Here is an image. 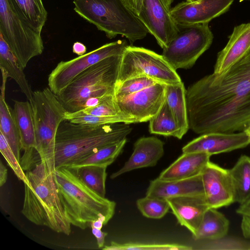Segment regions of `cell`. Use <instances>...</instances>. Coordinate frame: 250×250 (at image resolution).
<instances>
[{"instance_id": "obj_1", "label": "cell", "mask_w": 250, "mask_h": 250, "mask_svg": "<svg viewBox=\"0 0 250 250\" xmlns=\"http://www.w3.org/2000/svg\"><path fill=\"white\" fill-rule=\"evenodd\" d=\"M189 128L196 134L243 131L250 124V52L221 74L186 91Z\"/></svg>"}, {"instance_id": "obj_2", "label": "cell", "mask_w": 250, "mask_h": 250, "mask_svg": "<svg viewBox=\"0 0 250 250\" xmlns=\"http://www.w3.org/2000/svg\"><path fill=\"white\" fill-rule=\"evenodd\" d=\"M54 167L41 161L26 173L22 214L33 224L69 235L71 223L60 200Z\"/></svg>"}, {"instance_id": "obj_3", "label": "cell", "mask_w": 250, "mask_h": 250, "mask_svg": "<svg viewBox=\"0 0 250 250\" xmlns=\"http://www.w3.org/2000/svg\"><path fill=\"white\" fill-rule=\"evenodd\" d=\"M128 125L118 123L94 125L63 121L56 134L55 169L70 167L94 151L126 138L132 130Z\"/></svg>"}, {"instance_id": "obj_4", "label": "cell", "mask_w": 250, "mask_h": 250, "mask_svg": "<svg viewBox=\"0 0 250 250\" xmlns=\"http://www.w3.org/2000/svg\"><path fill=\"white\" fill-rule=\"evenodd\" d=\"M54 176L60 200L72 225L84 229L99 218H104L107 223L112 218L116 203L89 188L73 168L59 167L55 169Z\"/></svg>"}, {"instance_id": "obj_5", "label": "cell", "mask_w": 250, "mask_h": 250, "mask_svg": "<svg viewBox=\"0 0 250 250\" xmlns=\"http://www.w3.org/2000/svg\"><path fill=\"white\" fill-rule=\"evenodd\" d=\"M74 11L111 39L125 37L132 45L148 31L135 13L122 0H74Z\"/></svg>"}, {"instance_id": "obj_6", "label": "cell", "mask_w": 250, "mask_h": 250, "mask_svg": "<svg viewBox=\"0 0 250 250\" xmlns=\"http://www.w3.org/2000/svg\"><path fill=\"white\" fill-rule=\"evenodd\" d=\"M122 56L107 58L89 67L57 95L66 111L83 110L90 98L114 94Z\"/></svg>"}, {"instance_id": "obj_7", "label": "cell", "mask_w": 250, "mask_h": 250, "mask_svg": "<svg viewBox=\"0 0 250 250\" xmlns=\"http://www.w3.org/2000/svg\"><path fill=\"white\" fill-rule=\"evenodd\" d=\"M31 104L35 127V149L41 161L54 167L56 137L66 110L49 87L33 92Z\"/></svg>"}, {"instance_id": "obj_8", "label": "cell", "mask_w": 250, "mask_h": 250, "mask_svg": "<svg viewBox=\"0 0 250 250\" xmlns=\"http://www.w3.org/2000/svg\"><path fill=\"white\" fill-rule=\"evenodd\" d=\"M0 35L23 69L43 51L41 32L29 24L10 0H0Z\"/></svg>"}, {"instance_id": "obj_9", "label": "cell", "mask_w": 250, "mask_h": 250, "mask_svg": "<svg viewBox=\"0 0 250 250\" xmlns=\"http://www.w3.org/2000/svg\"><path fill=\"white\" fill-rule=\"evenodd\" d=\"M177 25L176 36L162 55L175 70L189 69L210 46L213 35L208 23Z\"/></svg>"}, {"instance_id": "obj_10", "label": "cell", "mask_w": 250, "mask_h": 250, "mask_svg": "<svg viewBox=\"0 0 250 250\" xmlns=\"http://www.w3.org/2000/svg\"><path fill=\"white\" fill-rule=\"evenodd\" d=\"M141 76L166 84L182 82L176 70L162 55L144 47L128 45L122 56L116 85Z\"/></svg>"}, {"instance_id": "obj_11", "label": "cell", "mask_w": 250, "mask_h": 250, "mask_svg": "<svg viewBox=\"0 0 250 250\" xmlns=\"http://www.w3.org/2000/svg\"><path fill=\"white\" fill-rule=\"evenodd\" d=\"M127 46L125 40H118L72 60L61 61L48 75L49 88L58 95L88 68L107 58L123 55Z\"/></svg>"}, {"instance_id": "obj_12", "label": "cell", "mask_w": 250, "mask_h": 250, "mask_svg": "<svg viewBox=\"0 0 250 250\" xmlns=\"http://www.w3.org/2000/svg\"><path fill=\"white\" fill-rule=\"evenodd\" d=\"M166 84L154 83L124 98L116 99L122 112L135 123L149 121L166 101Z\"/></svg>"}, {"instance_id": "obj_13", "label": "cell", "mask_w": 250, "mask_h": 250, "mask_svg": "<svg viewBox=\"0 0 250 250\" xmlns=\"http://www.w3.org/2000/svg\"><path fill=\"white\" fill-rule=\"evenodd\" d=\"M169 11L161 0H142L137 15L162 49L174 38L178 29Z\"/></svg>"}, {"instance_id": "obj_14", "label": "cell", "mask_w": 250, "mask_h": 250, "mask_svg": "<svg viewBox=\"0 0 250 250\" xmlns=\"http://www.w3.org/2000/svg\"><path fill=\"white\" fill-rule=\"evenodd\" d=\"M201 177L205 198L209 208L218 209L234 203L229 169L209 161Z\"/></svg>"}, {"instance_id": "obj_15", "label": "cell", "mask_w": 250, "mask_h": 250, "mask_svg": "<svg viewBox=\"0 0 250 250\" xmlns=\"http://www.w3.org/2000/svg\"><path fill=\"white\" fill-rule=\"evenodd\" d=\"M234 0L183 1L171 8L169 14L177 25L208 23L227 12Z\"/></svg>"}, {"instance_id": "obj_16", "label": "cell", "mask_w": 250, "mask_h": 250, "mask_svg": "<svg viewBox=\"0 0 250 250\" xmlns=\"http://www.w3.org/2000/svg\"><path fill=\"white\" fill-rule=\"evenodd\" d=\"M13 101L12 112L20 136L21 149L24 151L21 158V165L23 170L28 171L41 161L35 149L32 108L29 101L13 100Z\"/></svg>"}, {"instance_id": "obj_17", "label": "cell", "mask_w": 250, "mask_h": 250, "mask_svg": "<svg viewBox=\"0 0 250 250\" xmlns=\"http://www.w3.org/2000/svg\"><path fill=\"white\" fill-rule=\"evenodd\" d=\"M250 144L248 136L238 133L209 132L201 134L184 146L183 153L205 152L210 156L244 148Z\"/></svg>"}, {"instance_id": "obj_18", "label": "cell", "mask_w": 250, "mask_h": 250, "mask_svg": "<svg viewBox=\"0 0 250 250\" xmlns=\"http://www.w3.org/2000/svg\"><path fill=\"white\" fill-rule=\"evenodd\" d=\"M164 145L163 141L154 136L139 138L134 144L129 158L120 169L110 175V178H116L135 169L155 166L164 155Z\"/></svg>"}, {"instance_id": "obj_19", "label": "cell", "mask_w": 250, "mask_h": 250, "mask_svg": "<svg viewBox=\"0 0 250 250\" xmlns=\"http://www.w3.org/2000/svg\"><path fill=\"white\" fill-rule=\"evenodd\" d=\"M250 52V22L233 28L225 47L217 54L213 73L221 74Z\"/></svg>"}, {"instance_id": "obj_20", "label": "cell", "mask_w": 250, "mask_h": 250, "mask_svg": "<svg viewBox=\"0 0 250 250\" xmlns=\"http://www.w3.org/2000/svg\"><path fill=\"white\" fill-rule=\"evenodd\" d=\"M178 222L194 235L209 208L204 196H182L167 199Z\"/></svg>"}, {"instance_id": "obj_21", "label": "cell", "mask_w": 250, "mask_h": 250, "mask_svg": "<svg viewBox=\"0 0 250 250\" xmlns=\"http://www.w3.org/2000/svg\"><path fill=\"white\" fill-rule=\"evenodd\" d=\"M146 196L165 200L182 196H205L201 174L173 181H164L157 178L150 181Z\"/></svg>"}, {"instance_id": "obj_22", "label": "cell", "mask_w": 250, "mask_h": 250, "mask_svg": "<svg viewBox=\"0 0 250 250\" xmlns=\"http://www.w3.org/2000/svg\"><path fill=\"white\" fill-rule=\"evenodd\" d=\"M210 156L205 152L183 153L158 178L164 181H173L200 175L210 161Z\"/></svg>"}, {"instance_id": "obj_23", "label": "cell", "mask_w": 250, "mask_h": 250, "mask_svg": "<svg viewBox=\"0 0 250 250\" xmlns=\"http://www.w3.org/2000/svg\"><path fill=\"white\" fill-rule=\"evenodd\" d=\"M2 83L0 95V132L4 135L18 160L21 161V139L12 109L5 101L6 83L8 77L6 71L0 68ZM21 163V162H20Z\"/></svg>"}, {"instance_id": "obj_24", "label": "cell", "mask_w": 250, "mask_h": 250, "mask_svg": "<svg viewBox=\"0 0 250 250\" xmlns=\"http://www.w3.org/2000/svg\"><path fill=\"white\" fill-rule=\"evenodd\" d=\"M229 228V221L224 214L217 209L208 208L192 236L195 240H218L227 236Z\"/></svg>"}, {"instance_id": "obj_25", "label": "cell", "mask_w": 250, "mask_h": 250, "mask_svg": "<svg viewBox=\"0 0 250 250\" xmlns=\"http://www.w3.org/2000/svg\"><path fill=\"white\" fill-rule=\"evenodd\" d=\"M186 91L183 82L166 84V101L179 128L182 138L189 129Z\"/></svg>"}, {"instance_id": "obj_26", "label": "cell", "mask_w": 250, "mask_h": 250, "mask_svg": "<svg viewBox=\"0 0 250 250\" xmlns=\"http://www.w3.org/2000/svg\"><path fill=\"white\" fill-rule=\"evenodd\" d=\"M231 178L234 203L243 205L250 202V157L241 155L229 169Z\"/></svg>"}, {"instance_id": "obj_27", "label": "cell", "mask_w": 250, "mask_h": 250, "mask_svg": "<svg viewBox=\"0 0 250 250\" xmlns=\"http://www.w3.org/2000/svg\"><path fill=\"white\" fill-rule=\"evenodd\" d=\"M0 67L6 71L8 77L13 79L19 85L28 101L32 102L33 92L26 78L23 69L11 52L7 43L0 35Z\"/></svg>"}, {"instance_id": "obj_28", "label": "cell", "mask_w": 250, "mask_h": 250, "mask_svg": "<svg viewBox=\"0 0 250 250\" xmlns=\"http://www.w3.org/2000/svg\"><path fill=\"white\" fill-rule=\"evenodd\" d=\"M126 142L125 138L119 142L101 147L67 167L76 168L91 165L107 167L115 161L122 151Z\"/></svg>"}, {"instance_id": "obj_29", "label": "cell", "mask_w": 250, "mask_h": 250, "mask_svg": "<svg viewBox=\"0 0 250 250\" xmlns=\"http://www.w3.org/2000/svg\"><path fill=\"white\" fill-rule=\"evenodd\" d=\"M21 16L36 30L41 32L47 17L42 0H10Z\"/></svg>"}, {"instance_id": "obj_30", "label": "cell", "mask_w": 250, "mask_h": 250, "mask_svg": "<svg viewBox=\"0 0 250 250\" xmlns=\"http://www.w3.org/2000/svg\"><path fill=\"white\" fill-rule=\"evenodd\" d=\"M149 131L151 134L172 136L179 139L182 138L179 128L166 101L159 111L150 120Z\"/></svg>"}, {"instance_id": "obj_31", "label": "cell", "mask_w": 250, "mask_h": 250, "mask_svg": "<svg viewBox=\"0 0 250 250\" xmlns=\"http://www.w3.org/2000/svg\"><path fill=\"white\" fill-rule=\"evenodd\" d=\"M106 168L105 166L91 165L73 169L86 186L101 196L105 197Z\"/></svg>"}, {"instance_id": "obj_32", "label": "cell", "mask_w": 250, "mask_h": 250, "mask_svg": "<svg viewBox=\"0 0 250 250\" xmlns=\"http://www.w3.org/2000/svg\"><path fill=\"white\" fill-rule=\"evenodd\" d=\"M65 120L75 124L94 125L118 123H124L126 124L136 123L134 119L125 116L102 117L87 114L82 110L73 112L66 111L65 115Z\"/></svg>"}, {"instance_id": "obj_33", "label": "cell", "mask_w": 250, "mask_h": 250, "mask_svg": "<svg viewBox=\"0 0 250 250\" xmlns=\"http://www.w3.org/2000/svg\"><path fill=\"white\" fill-rule=\"evenodd\" d=\"M136 206L143 216L155 219L163 218L170 209L167 200L147 196L138 199Z\"/></svg>"}, {"instance_id": "obj_34", "label": "cell", "mask_w": 250, "mask_h": 250, "mask_svg": "<svg viewBox=\"0 0 250 250\" xmlns=\"http://www.w3.org/2000/svg\"><path fill=\"white\" fill-rule=\"evenodd\" d=\"M102 249L106 250H190L192 248L176 243H118L112 241L109 245L104 246Z\"/></svg>"}, {"instance_id": "obj_35", "label": "cell", "mask_w": 250, "mask_h": 250, "mask_svg": "<svg viewBox=\"0 0 250 250\" xmlns=\"http://www.w3.org/2000/svg\"><path fill=\"white\" fill-rule=\"evenodd\" d=\"M157 83L158 82L144 76L128 79L115 85V98L116 99L124 98Z\"/></svg>"}, {"instance_id": "obj_36", "label": "cell", "mask_w": 250, "mask_h": 250, "mask_svg": "<svg viewBox=\"0 0 250 250\" xmlns=\"http://www.w3.org/2000/svg\"><path fill=\"white\" fill-rule=\"evenodd\" d=\"M81 110L84 113L98 116H127L121 111L114 95L109 96L96 106L86 107Z\"/></svg>"}, {"instance_id": "obj_37", "label": "cell", "mask_w": 250, "mask_h": 250, "mask_svg": "<svg viewBox=\"0 0 250 250\" xmlns=\"http://www.w3.org/2000/svg\"><path fill=\"white\" fill-rule=\"evenodd\" d=\"M0 151L17 178L22 181L23 183H25L27 180L26 173L24 172L20 161L17 158L5 137L1 132H0Z\"/></svg>"}, {"instance_id": "obj_38", "label": "cell", "mask_w": 250, "mask_h": 250, "mask_svg": "<svg viewBox=\"0 0 250 250\" xmlns=\"http://www.w3.org/2000/svg\"><path fill=\"white\" fill-rule=\"evenodd\" d=\"M91 228L92 232L96 239L98 248H103L104 246L105 238L107 235V233L102 231L101 229Z\"/></svg>"}, {"instance_id": "obj_39", "label": "cell", "mask_w": 250, "mask_h": 250, "mask_svg": "<svg viewBox=\"0 0 250 250\" xmlns=\"http://www.w3.org/2000/svg\"><path fill=\"white\" fill-rule=\"evenodd\" d=\"M242 217L241 229L243 235L246 238L250 239V217L245 216Z\"/></svg>"}, {"instance_id": "obj_40", "label": "cell", "mask_w": 250, "mask_h": 250, "mask_svg": "<svg viewBox=\"0 0 250 250\" xmlns=\"http://www.w3.org/2000/svg\"><path fill=\"white\" fill-rule=\"evenodd\" d=\"M73 52L79 56L83 55L86 53V47L80 42H75L72 46Z\"/></svg>"}, {"instance_id": "obj_41", "label": "cell", "mask_w": 250, "mask_h": 250, "mask_svg": "<svg viewBox=\"0 0 250 250\" xmlns=\"http://www.w3.org/2000/svg\"><path fill=\"white\" fill-rule=\"evenodd\" d=\"M236 212L242 216L250 217V202L243 205H239L236 210Z\"/></svg>"}, {"instance_id": "obj_42", "label": "cell", "mask_w": 250, "mask_h": 250, "mask_svg": "<svg viewBox=\"0 0 250 250\" xmlns=\"http://www.w3.org/2000/svg\"><path fill=\"white\" fill-rule=\"evenodd\" d=\"M7 169L4 166L1 161L0 163V186L4 185L7 180Z\"/></svg>"}, {"instance_id": "obj_43", "label": "cell", "mask_w": 250, "mask_h": 250, "mask_svg": "<svg viewBox=\"0 0 250 250\" xmlns=\"http://www.w3.org/2000/svg\"><path fill=\"white\" fill-rule=\"evenodd\" d=\"M133 11L138 15L141 8L142 0H129Z\"/></svg>"}, {"instance_id": "obj_44", "label": "cell", "mask_w": 250, "mask_h": 250, "mask_svg": "<svg viewBox=\"0 0 250 250\" xmlns=\"http://www.w3.org/2000/svg\"><path fill=\"white\" fill-rule=\"evenodd\" d=\"M243 132L248 136L250 141V124L245 128Z\"/></svg>"}, {"instance_id": "obj_45", "label": "cell", "mask_w": 250, "mask_h": 250, "mask_svg": "<svg viewBox=\"0 0 250 250\" xmlns=\"http://www.w3.org/2000/svg\"><path fill=\"white\" fill-rule=\"evenodd\" d=\"M122 0L128 7H129L130 9H131L132 10L131 5L129 0Z\"/></svg>"}, {"instance_id": "obj_46", "label": "cell", "mask_w": 250, "mask_h": 250, "mask_svg": "<svg viewBox=\"0 0 250 250\" xmlns=\"http://www.w3.org/2000/svg\"><path fill=\"white\" fill-rule=\"evenodd\" d=\"M187 1H188V2H195V1H198L199 0H186Z\"/></svg>"}, {"instance_id": "obj_47", "label": "cell", "mask_w": 250, "mask_h": 250, "mask_svg": "<svg viewBox=\"0 0 250 250\" xmlns=\"http://www.w3.org/2000/svg\"><path fill=\"white\" fill-rule=\"evenodd\" d=\"M172 0V2H173V1H174V0Z\"/></svg>"}]
</instances>
